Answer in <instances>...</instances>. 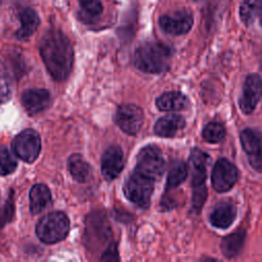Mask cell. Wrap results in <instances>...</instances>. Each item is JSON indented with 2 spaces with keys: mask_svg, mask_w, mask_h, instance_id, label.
<instances>
[{
  "mask_svg": "<svg viewBox=\"0 0 262 262\" xmlns=\"http://www.w3.org/2000/svg\"><path fill=\"white\" fill-rule=\"evenodd\" d=\"M100 260L101 261H115V260H119V255H118L116 244H111L107 247V249L102 254Z\"/></svg>",
  "mask_w": 262,
  "mask_h": 262,
  "instance_id": "31",
  "label": "cell"
},
{
  "mask_svg": "<svg viewBox=\"0 0 262 262\" xmlns=\"http://www.w3.org/2000/svg\"><path fill=\"white\" fill-rule=\"evenodd\" d=\"M262 98V78L258 74L249 75L244 83L243 93L239 98L241 111L249 115L253 113Z\"/></svg>",
  "mask_w": 262,
  "mask_h": 262,
  "instance_id": "10",
  "label": "cell"
},
{
  "mask_svg": "<svg viewBox=\"0 0 262 262\" xmlns=\"http://www.w3.org/2000/svg\"><path fill=\"white\" fill-rule=\"evenodd\" d=\"M261 67H262V58H261Z\"/></svg>",
  "mask_w": 262,
  "mask_h": 262,
  "instance_id": "32",
  "label": "cell"
},
{
  "mask_svg": "<svg viewBox=\"0 0 262 262\" xmlns=\"http://www.w3.org/2000/svg\"><path fill=\"white\" fill-rule=\"evenodd\" d=\"M87 231L94 242L103 243L111 236V228L103 214L95 213L89 216L87 220Z\"/></svg>",
  "mask_w": 262,
  "mask_h": 262,
  "instance_id": "19",
  "label": "cell"
},
{
  "mask_svg": "<svg viewBox=\"0 0 262 262\" xmlns=\"http://www.w3.org/2000/svg\"><path fill=\"white\" fill-rule=\"evenodd\" d=\"M210 162L211 158L208 154L198 147L191 149L189 156V165L192 170V186L205 184V180L207 177V168L210 165Z\"/></svg>",
  "mask_w": 262,
  "mask_h": 262,
  "instance_id": "14",
  "label": "cell"
},
{
  "mask_svg": "<svg viewBox=\"0 0 262 262\" xmlns=\"http://www.w3.org/2000/svg\"><path fill=\"white\" fill-rule=\"evenodd\" d=\"M237 180L235 166L226 159H219L212 170L211 182L213 188L218 192L229 190Z\"/></svg>",
  "mask_w": 262,
  "mask_h": 262,
  "instance_id": "9",
  "label": "cell"
},
{
  "mask_svg": "<svg viewBox=\"0 0 262 262\" xmlns=\"http://www.w3.org/2000/svg\"><path fill=\"white\" fill-rule=\"evenodd\" d=\"M172 52L162 43L148 42L139 46L134 52L135 67L149 74H161L168 70Z\"/></svg>",
  "mask_w": 262,
  "mask_h": 262,
  "instance_id": "2",
  "label": "cell"
},
{
  "mask_svg": "<svg viewBox=\"0 0 262 262\" xmlns=\"http://www.w3.org/2000/svg\"><path fill=\"white\" fill-rule=\"evenodd\" d=\"M154 188V179L134 170L125 181L123 191L127 200L131 203L140 208H147L150 203Z\"/></svg>",
  "mask_w": 262,
  "mask_h": 262,
  "instance_id": "4",
  "label": "cell"
},
{
  "mask_svg": "<svg viewBox=\"0 0 262 262\" xmlns=\"http://www.w3.org/2000/svg\"><path fill=\"white\" fill-rule=\"evenodd\" d=\"M40 55L50 76L62 82L70 76L74 63V49L70 39L59 30L47 31L40 42Z\"/></svg>",
  "mask_w": 262,
  "mask_h": 262,
  "instance_id": "1",
  "label": "cell"
},
{
  "mask_svg": "<svg viewBox=\"0 0 262 262\" xmlns=\"http://www.w3.org/2000/svg\"><path fill=\"white\" fill-rule=\"evenodd\" d=\"M70 230V220L63 212L45 214L36 225V234L45 244H55L64 239Z\"/></svg>",
  "mask_w": 262,
  "mask_h": 262,
  "instance_id": "3",
  "label": "cell"
},
{
  "mask_svg": "<svg viewBox=\"0 0 262 262\" xmlns=\"http://www.w3.org/2000/svg\"><path fill=\"white\" fill-rule=\"evenodd\" d=\"M161 29L170 35L186 34L193 25L191 13L185 9L178 10L172 14H164L159 19Z\"/></svg>",
  "mask_w": 262,
  "mask_h": 262,
  "instance_id": "11",
  "label": "cell"
},
{
  "mask_svg": "<svg viewBox=\"0 0 262 262\" xmlns=\"http://www.w3.org/2000/svg\"><path fill=\"white\" fill-rule=\"evenodd\" d=\"M203 138L211 143L221 141L225 136V128L222 124L217 122H211L207 124L202 132Z\"/></svg>",
  "mask_w": 262,
  "mask_h": 262,
  "instance_id": "26",
  "label": "cell"
},
{
  "mask_svg": "<svg viewBox=\"0 0 262 262\" xmlns=\"http://www.w3.org/2000/svg\"><path fill=\"white\" fill-rule=\"evenodd\" d=\"M156 105L163 112H177L189 105L188 98L179 91H169L156 99Z\"/></svg>",
  "mask_w": 262,
  "mask_h": 262,
  "instance_id": "17",
  "label": "cell"
},
{
  "mask_svg": "<svg viewBox=\"0 0 262 262\" xmlns=\"http://www.w3.org/2000/svg\"><path fill=\"white\" fill-rule=\"evenodd\" d=\"M185 126V120L180 115H167L160 118L154 127L155 133L162 137H173Z\"/></svg>",
  "mask_w": 262,
  "mask_h": 262,
  "instance_id": "18",
  "label": "cell"
},
{
  "mask_svg": "<svg viewBox=\"0 0 262 262\" xmlns=\"http://www.w3.org/2000/svg\"><path fill=\"white\" fill-rule=\"evenodd\" d=\"M165 167V160L161 150L157 146L148 145L141 148L137 154L134 170L156 181L162 177Z\"/></svg>",
  "mask_w": 262,
  "mask_h": 262,
  "instance_id": "5",
  "label": "cell"
},
{
  "mask_svg": "<svg viewBox=\"0 0 262 262\" xmlns=\"http://www.w3.org/2000/svg\"><path fill=\"white\" fill-rule=\"evenodd\" d=\"M124 167V154L120 146L112 145L101 157V174L105 180L112 181L119 176Z\"/></svg>",
  "mask_w": 262,
  "mask_h": 262,
  "instance_id": "12",
  "label": "cell"
},
{
  "mask_svg": "<svg viewBox=\"0 0 262 262\" xmlns=\"http://www.w3.org/2000/svg\"><path fill=\"white\" fill-rule=\"evenodd\" d=\"M17 167V162L10 150L4 146L0 147V175L11 174Z\"/></svg>",
  "mask_w": 262,
  "mask_h": 262,
  "instance_id": "27",
  "label": "cell"
},
{
  "mask_svg": "<svg viewBox=\"0 0 262 262\" xmlns=\"http://www.w3.org/2000/svg\"><path fill=\"white\" fill-rule=\"evenodd\" d=\"M81 7V19L84 23H92L97 18L102 10L100 0H78Z\"/></svg>",
  "mask_w": 262,
  "mask_h": 262,
  "instance_id": "25",
  "label": "cell"
},
{
  "mask_svg": "<svg viewBox=\"0 0 262 262\" xmlns=\"http://www.w3.org/2000/svg\"><path fill=\"white\" fill-rule=\"evenodd\" d=\"M239 16L246 26L252 25L258 18L262 27V0H242Z\"/></svg>",
  "mask_w": 262,
  "mask_h": 262,
  "instance_id": "22",
  "label": "cell"
},
{
  "mask_svg": "<svg viewBox=\"0 0 262 262\" xmlns=\"http://www.w3.org/2000/svg\"><path fill=\"white\" fill-rule=\"evenodd\" d=\"M246 238L245 230H237L222 238L221 251L226 258H233L239 254Z\"/></svg>",
  "mask_w": 262,
  "mask_h": 262,
  "instance_id": "23",
  "label": "cell"
},
{
  "mask_svg": "<svg viewBox=\"0 0 262 262\" xmlns=\"http://www.w3.org/2000/svg\"><path fill=\"white\" fill-rule=\"evenodd\" d=\"M207 198V188L205 184H201L198 186H193L192 190V199H191V207L194 213L201 211L205 201Z\"/></svg>",
  "mask_w": 262,
  "mask_h": 262,
  "instance_id": "30",
  "label": "cell"
},
{
  "mask_svg": "<svg viewBox=\"0 0 262 262\" xmlns=\"http://www.w3.org/2000/svg\"><path fill=\"white\" fill-rule=\"evenodd\" d=\"M20 27L15 32V36L19 40H25L30 38L38 29L40 25V18L37 12L29 7L21 9L18 13Z\"/></svg>",
  "mask_w": 262,
  "mask_h": 262,
  "instance_id": "20",
  "label": "cell"
},
{
  "mask_svg": "<svg viewBox=\"0 0 262 262\" xmlns=\"http://www.w3.org/2000/svg\"><path fill=\"white\" fill-rule=\"evenodd\" d=\"M115 123L129 135H135L143 123V112L135 104L127 103L120 105L114 116Z\"/></svg>",
  "mask_w": 262,
  "mask_h": 262,
  "instance_id": "7",
  "label": "cell"
},
{
  "mask_svg": "<svg viewBox=\"0 0 262 262\" xmlns=\"http://www.w3.org/2000/svg\"><path fill=\"white\" fill-rule=\"evenodd\" d=\"M11 95L10 81L5 67L0 62V104L6 102Z\"/></svg>",
  "mask_w": 262,
  "mask_h": 262,
  "instance_id": "29",
  "label": "cell"
},
{
  "mask_svg": "<svg viewBox=\"0 0 262 262\" xmlns=\"http://www.w3.org/2000/svg\"><path fill=\"white\" fill-rule=\"evenodd\" d=\"M236 218V208L233 204L223 202L218 204L210 215V223L216 227L225 229L229 227Z\"/></svg>",
  "mask_w": 262,
  "mask_h": 262,
  "instance_id": "15",
  "label": "cell"
},
{
  "mask_svg": "<svg viewBox=\"0 0 262 262\" xmlns=\"http://www.w3.org/2000/svg\"><path fill=\"white\" fill-rule=\"evenodd\" d=\"M188 169L186 165L181 161L173 162L169 168L168 177H167V188L171 189L180 185L185 178L187 177Z\"/></svg>",
  "mask_w": 262,
  "mask_h": 262,
  "instance_id": "24",
  "label": "cell"
},
{
  "mask_svg": "<svg viewBox=\"0 0 262 262\" xmlns=\"http://www.w3.org/2000/svg\"><path fill=\"white\" fill-rule=\"evenodd\" d=\"M30 211L32 214L42 213L51 204V192L47 185L37 183L30 189Z\"/></svg>",
  "mask_w": 262,
  "mask_h": 262,
  "instance_id": "16",
  "label": "cell"
},
{
  "mask_svg": "<svg viewBox=\"0 0 262 262\" xmlns=\"http://www.w3.org/2000/svg\"><path fill=\"white\" fill-rule=\"evenodd\" d=\"M14 215V198L13 191L10 190V193L4 203L3 207L0 209V228L5 226L11 221Z\"/></svg>",
  "mask_w": 262,
  "mask_h": 262,
  "instance_id": "28",
  "label": "cell"
},
{
  "mask_svg": "<svg viewBox=\"0 0 262 262\" xmlns=\"http://www.w3.org/2000/svg\"><path fill=\"white\" fill-rule=\"evenodd\" d=\"M239 140L252 168L262 173V133L247 128L241 132Z\"/></svg>",
  "mask_w": 262,
  "mask_h": 262,
  "instance_id": "8",
  "label": "cell"
},
{
  "mask_svg": "<svg viewBox=\"0 0 262 262\" xmlns=\"http://www.w3.org/2000/svg\"><path fill=\"white\" fill-rule=\"evenodd\" d=\"M13 152L24 162L33 163L41 150V138L33 129H26L18 133L11 142Z\"/></svg>",
  "mask_w": 262,
  "mask_h": 262,
  "instance_id": "6",
  "label": "cell"
},
{
  "mask_svg": "<svg viewBox=\"0 0 262 262\" xmlns=\"http://www.w3.org/2000/svg\"><path fill=\"white\" fill-rule=\"evenodd\" d=\"M68 169L72 177L78 182H86L91 177L90 165L79 154H74L69 158Z\"/></svg>",
  "mask_w": 262,
  "mask_h": 262,
  "instance_id": "21",
  "label": "cell"
},
{
  "mask_svg": "<svg viewBox=\"0 0 262 262\" xmlns=\"http://www.w3.org/2000/svg\"><path fill=\"white\" fill-rule=\"evenodd\" d=\"M21 104L30 115H36L46 110L51 102L50 92L42 88L27 89L21 94Z\"/></svg>",
  "mask_w": 262,
  "mask_h": 262,
  "instance_id": "13",
  "label": "cell"
}]
</instances>
